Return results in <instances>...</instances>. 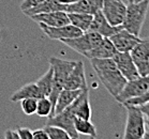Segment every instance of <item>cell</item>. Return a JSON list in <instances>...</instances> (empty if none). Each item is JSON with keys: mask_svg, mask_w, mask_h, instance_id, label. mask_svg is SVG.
I'll use <instances>...</instances> for the list:
<instances>
[{"mask_svg": "<svg viewBox=\"0 0 149 139\" xmlns=\"http://www.w3.org/2000/svg\"><path fill=\"white\" fill-rule=\"evenodd\" d=\"M90 62L99 80L106 88V90L114 98H116L123 89L128 80L118 70L114 59L113 58L90 59Z\"/></svg>", "mask_w": 149, "mask_h": 139, "instance_id": "cell-1", "label": "cell"}, {"mask_svg": "<svg viewBox=\"0 0 149 139\" xmlns=\"http://www.w3.org/2000/svg\"><path fill=\"white\" fill-rule=\"evenodd\" d=\"M48 62L53 68V88H52V92L48 98L51 100L53 107L55 109L58 95L65 89V80L72 72L73 68L75 66L76 61H68V60L60 59L57 57H51ZM53 115H54V112H53Z\"/></svg>", "mask_w": 149, "mask_h": 139, "instance_id": "cell-2", "label": "cell"}, {"mask_svg": "<svg viewBox=\"0 0 149 139\" xmlns=\"http://www.w3.org/2000/svg\"><path fill=\"white\" fill-rule=\"evenodd\" d=\"M149 9V0H139L127 3L125 21L122 27L135 35H141Z\"/></svg>", "mask_w": 149, "mask_h": 139, "instance_id": "cell-3", "label": "cell"}, {"mask_svg": "<svg viewBox=\"0 0 149 139\" xmlns=\"http://www.w3.org/2000/svg\"><path fill=\"white\" fill-rule=\"evenodd\" d=\"M127 109V122H125V139H143L146 132L145 115L141 111L139 106L128 105Z\"/></svg>", "mask_w": 149, "mask_h": 139, "instance_id": "cell-4", "label": "cell"}, {"mask_svg": "<svg viewBox=\"0 0 149 139\" xmlns=\"http://www.w3.org/2000/svg\"><path fill=\"white\" fill-rule=\"evenodd\" d=\"M103 37H102L101 34L97 33V32L86 31V32H83L78 37L65 39V40H61V42L71 49L84 56L90 49L95 48L97 45L100 44V42L103 40Z\"/></svg>", "mask_w": 149, "mask_h": 139, "instance_id": "cell-5", "label": "cell"}, {"mask_svg": "<svg viewBox=\"0 0 149 139\" xmlns=\"http://www.w3.org/2000/svg\"><path fill=\"white\" fill-rule=\"evenodd\" d=\"M149 90V74L145 76H139L135 79L128 80L120 93L116 96V101L120 104L125 103L130 98H136L144 94Z\"/></svg>", "mask_w": 149, "mask_h": 139, "instance_id": "cell-6", "label": "cell"}, {"mask_svg": "<svg viewBox=\"0 0 149 139\" xmlns=\"http://www.w3.org/2000/svg\"><path fill=\"white\" fill-rule=\"evenodd\" d=\"M102 13L113 26H122L127 12V2L125 0H103Z\"/></svg>", "mask_w": 149, "mask_h": 139, "instance_id": "cell-7", "label": "cell"}, {"mask_svg": "<svg viewBox=\"0 0 149 139\" xmlns=\"http://www.w3.org/2000/svg\"><path fill=\"white\" fill-rule=\"evenodd\" d=\"M74 118L75 115L73 110L70 107H67L57 115H53V117H48L46 124L59 126L68 133L71 139H77L79 138V134L76 132V129L74 127Z\"/></svg>", "mask_w": 149, "mask_h": 139, "instance_id": "cell-8", "label": "cell"}, {"mask_svg": "<svg viewBox=\"0 0 149 139\" xmlns=\"http://www.w3.org/2000/svg\"><path fill=\"white\" fill-rule=\"evenodd\" d=\"M141 76L149 74V39L142 40L130 51Z\"/></svg>", "mask_w": 149, "mask_h": 139, "instance_id": "cell-9", "label": "cell"}, {"mask_svg": "<svg viewBox=\"0 0 149 139\" xmlns=\"http://www.w3.org/2000/svg\"><path fill=\"white\" fill-rule=\"evenodd\" d=\"M113 59L127 80H132L141 76L129 51H117Z\"/></svg>", "mask_w": 149, "mask_h": 139, "instance_id": "cell-10", "label": "cell"}, {"mask_svg": "<svg viewBox=\"0 0 149 139\" xmlns=\"http://www.w3.org/2000/svg\"><path fill=\"white\" fill-rule=\"evenodd\" d=\"M41 30L44 32V34L51 40H65V39H71V37H78L83 33L81 29L75 27L73 25L68 24L58 27H51L44 24H39Z\"/></svg>", "mask_w": 149, "mask_h": 139, "instance_id": "cell-11", "label": "cell"}, {"mask_svg": "<svg viewBox=\"0 0 149 139\" xmlns=\"http://www.w3.org/2000/svg\"><path fill=\"white\" fill-rule=\"evenodd\" d=\"M109 39L112 41L117 51H129V53L142 41V39L139 35L131 33L125 28H121Z\"/></svg>", "mask_w": 149, "mask_h": 139, "instance_id": "cell-12", "label": "cell"}, {"mask_svg": "<svg viewBox=\"0 0 149 139\" xmlns=\"http://www.w3.org/2000/svg\"><path fill=\"white\" fill-rule=\"evenodd\" d=\"M30 18L38 24H44L51 27H58L70 24L68 13L63 11H53L48 13H41L31 15Z\"/></svg>", "mask_w": 149, "mask_h": 139, "instance_id": "cell-13", "label": "cell"}, {"mask_svg": "<svg viewBox=\"0 0 149 139\" xmlns=\"http://www.w3.org/2000/svg\"><path fill=\"white\" fill-rule=\"evenodd\" d=\"M121 28L123 27L122 26H113V25L109 24L107 19L105 18V16L103 15L102 11H99L95 14H93L91 25H90L88 31L97 32V33L101 34L102 37H111L113 34H115Z\"/></svg>", "mask_w": 149, "mask_h": 139, "instance_id": "cell-14", "label": "cell"}, {"mask_svg": "<svg viewBox=\"0 0 149 139\" xmlns=\"http://www.w3.org/2000/svg\"><path fill=\"white\" fill-rule=\"evenodd\" d=\"M87 82L85 77L84 63L81 61H76L75 66L68 76L65 84V89L70 90H83L87 88Z\"/></svg>", "mask_w": 149, "mask_h": 139, "instance_id": "cell-15", "label": "cell"}, {"mask_svg": "<svg viewBox=\"0 0 149 139\" xmlns=\"http://www.w3.org/2000/svg\"><path fill=\"white\" fill-rule=\"evenodd\" d=\"M73 110L75 117H79L83 119L91 118V107H90V102H89V88H85L78 95L77 98L71 105L69 106Z\"/></svg>", "mask_w": 149, "mask_h": 139, "instance_id": "cell-16", "label": "cell"}, {"mask_svg": "<svg viewBox=\"0 0 149 139\" xmlns=\"http://www.w3.org/2000/svg\"><path fill=\"white\" fill-rule=\"evenodd\" d=\"M117 53V49L109 37H103L95 48H92L88 53L84 55L88 59H105V58H113Z\"/></svg>", "mask_w": 149, "mask_h": 139, "instance_id": "cell-17", "label": "cell"}, {"mask_svg": "<svg viewBox=\"0 0 149 139\" xmlns=\"http://www.w3.org/2000/svg\"><path fill=\"white\" fill-rule=\"evenodd\" d=\"M103 0H78L77 2L67 4V13H86L95 14L101 11Z\"/></svg>", "mask_w": 149, "mask_h": 139, "instance_id": "cell-18", "label": "cell"}, {"mask_svg": "<svg viewBox=\"0 0 149 139\" xmlns=\"http://www.w3.org/2000/svg\"><path fill=\"white\" fill-rule=\"evenodd\" d=\"M65 10H67V4L61 3L58 0H45L39 6L24 11L23 13L30 17L31 15H36V14L48 13V12H53V11H63V12H65Z\"/></svg>", "mask_w": 149, "mask_h": 139, "instance_id": "cell-19", "label": "cell"}, {"mask_svg": "<svg viewBox=\"0 0 149 139\" xmlns=\"http://www.w3.org/2000/svg\"><path fill=\"white\" fill-rule=\"evenodd\" d=\"M28 98H44L42 93H41L40 88L38 87L36 82H30L27 85L23 86L22 88H19L17 91H15L13 94L11 95V102H20L22 100Z\"/></svg>", "mask_w": 149, "mask_h": 139, "instance_id": "cell-20", "label": "cell"}, {"mask_svg": "<svg viewBox=\"0 0 149 139\" xmlns=\"http://www.w3.org/2000/svg\"><path fill=\"white\" fill-rule=\"evenodd\" d=\"M84 90V89H83ZM83 90H70V89H63L62 91L59 93L56 101V105H55L54 109V115H57L59 112H61L63 109L71 105L72 103L74 102L77 98V96L81 94V92Z\"/></svg>", "mask_w": 149, "mask_h": 139, "instance_id": "cell-21", "label": "cell"}, {"mask_svg": "<svg viewBox=\"0 0 149 139\" xmlns=\"http://www.w3.org/2000/svg\"><path fill=\"white\" fill-rule=\"evenodd\" d=\"M70 24L81 29L83 32L89 30L93 15L86 13H68Z\"/></svg>", "mask_w": 149, "mask_h": 139, "instance_id": "cell-22", "label": "cell"}, {"mask_svg": "<svg viewBox=\"0 0 149 139\" xmlns=\"http://www.w3.org/2000/svg\"><path fill=\"white\" fill-rule=\"evenodd\" d=\"M74 127L76 132L81 135L89 136L92 138L97 137V129L95 126L92 124V122L88 119H83L79 117H75L74 118Z\"/></svg>", "mask_w": 149, "mask_h": 139, "instance_id": "cell-23", "label": "cell"}, {"mask_svg": "<svg viewBox=\"0 0 149 139\" xmlns=\"http://www.w3.org/2000/svg\"><path fill=\"white\" fill-rule=\"evenodd\" d=\"M36 84L40 88L42 95L44 98H48L52 92V88H53V68L52 66L48 68L47 72L43 76H41L38 79Z\"/></svg>", "mask_w": 149, "mask_h": 139, "instance_id": "cell-24", "label": "cell"}, {"mask_svg": "<svg viewBox=\"0 0 149 139\" xmlns=\"http://www.w3.org/2000/svg\"><path fill=\"white\" fill-rule=\"evenodd\" d=\"M54 112V107L48 98H41L38 100L37 113L40 117H52Z\"/></svg>", "mask_w": 149, "mask_h": 139, "instance_id": "cell-25", "label": "cell"}, {"mask_svg": "<svg viewBox=\"0 0 149 139\" xmlns=\"http://www.w3.org/2000/svg\"><path fill=\"white\" fill-rule=\"evenodd\" d=\"M44 129L47 132L48 139H71L68 133L59 126L46 124Z\"/></svg>", "mask_w": 149, "mask_h": 139, "instance_id": "cell-26", "label": "cell"}, {"mask_svg": "<svg viewBox=\"0 0 149 139\" xmlns=\"http://www.w3.org/2000/svg\"><path fill=\"white\" fill-rule=\"evenodd\" d=\"M37 106H38V100L33 98H24L20 101V107L22 110L24 111L25 115H32L37 112Z\"/></svg>", "mask_w": 149, "mask_h": 139, "instance_id": "cell-27", "label": "cell"}, {"mask_svg": "<svg viewBox=\"0 0 149 139\" xmlns=\"http://www.w3.org/2000/svg\"><path fill=\"white\" fill-rule=\"evenodd\" d=\"M149 102V90L146 91L144 94L139 95V96H136V98H130L128 101H125V103H122L123 106H128V105H132V106H141L145 103Z\"/></svg>", "mask_w": 149, "mask_h": 139, "instance_id": "cell-28", "label": "cell"}, {"mask_svg": "<svg viewBox=\"0 0 149 139\" xmlns=\"http://www.w3.org/2000/svg\"><path fill=\"white\" fill-rule=\"evenodd\" d=\"M43 1H45V0H24L20 4V10L24 12V11L31 9V8L37 7L40 3H42Z\"/></svg>", "mask_w": 149, "mask_h": 139, "instance_id": "cell-29", "label": "cell"}, {"mask_svg": "<svg viewBox=\"0 0 149 139\" xmlns=\"http://www.w3.org/2000/svg\"><path fill=\"white\" fill-rule=\"evenodd\" d=\"M19 139H32V131L28 127H19L16 129Z\"/></svg>", "mask_w": 149, "mask_h": 139, "instance_id": "cell-30", "label": "cell"}, {"mask_svg": "<svg viewBox=\"0 0 149 139\" xmlns=\"http://www.w3.org/2000/svg\"><path fill=\"white\" fill-rule=\"evenodd\" d=\"M32 139H48L47 132L45 129H39L32 132Z\"/></svg>", "mask_w": 149, "mask_h": 139, "instance_id": "cell-31", "label": "cell"}, {"mask_svg": "<svg viewBox=\"0 0 149 139\" xmlns=\"http://www.w3.org/2000/svg\"><path fill=\"white\" fill-rule=\"evenodd\" d=\"M4 138L7 139H19V136H18V133H17L16 129H8L6 131V134H4Z\"/></svg>", "mask_w": 149, "mask_h": 139, "instance_id": "cell-32", "label": "cell"}, {"mask_svg": "<svg viewBox=\"0 0 149 139\" xmlns=\"http://www.w3.org/2000/svg\"><path fill=\"white\" fill-rule=\"evenodd\" d=\"M139 109H141V111L144 113V115H149V102L145 103V104H143V105L139 106Z\"/></svg>", "mask_w": 149, "mask_h": 139, "instance_id": "cell-33", "label": "cell"}, {"mask_svg": "<svg viewBox=\"0 0 149 139\" xmlns=\"http://www.w3.org/2000/svg\"><path fill=\"white\" fill-rule=\"evenodd\" d=\"M58 1L65 4H71V3H74V2H77L78 0H58Z\"/></svg>", "mask_w": 149, "mask_h": 139, "instance_id": "cell-34", "label": "cell"}, {"mask_svg": "<svg viewBox=\"0 0 149 139\" xmlns=\"http://www.w3.org/2000/svg\"><path fill=\"white\" fill-rule=\"evenodd\" d=\"M145 122H146V126L149 129V115H146L145 117Z\"/></svg>", "mask_w": 149, "mask_h": 139, "instance_id": "cell-35", "label": "cell"}, {"mask_svg": "<svg viewBox=\"0 0 149 139\" xmlns=\"http://www.w3.org/2000/svg\"><path fill=\"white\" fill-rule=\"evenodd\" d=\"M147 138H149V133H147V131H146L144 136H143V139H147Z\"/></svg>", "mask_w": 149, "mask_h": 139, "instance_id": "cell-36", "label": "cell"}, {"mask_svg": "<svg viewBox=\"0 0 149 139\" xmlns=\"http://www.w3.org/2000/svg\"><path fill=\"white\" fill-rule=\"evenodd\" d=\"M136 1H139V0H136Z\"/></svg>", "mask_w": 149, "mask_h": 139, "instance_id": "cell-37", "label": "cell"}]
</instances>
